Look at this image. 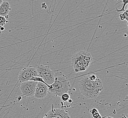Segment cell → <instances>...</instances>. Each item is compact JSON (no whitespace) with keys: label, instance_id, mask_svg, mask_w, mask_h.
Listing matches in <instances>:
<instances>
[{"label":"cell","instance_id":"cell-1","mask_svg":"<svg viewBox=\"0 0 128 118\" xmlns=\"http://www.w3.org/2000/svg\"><path fill=\"white\" fill-rule=\"evenodd\" d=\"M78 84L81 94L90 99L96 98L103 88V82L98 76L96 80L92 81L90 80L88 75L84 76Z\"/></svg>","mask_w":128,"mask_h":118},{"label":"cell","instance_id":"cell-2","mask_svg":"<svg viewBox=\"0 0 128 118\" xmlns=\"http://www.w3.org/2000/svg\"><path fill=\"white\" fill-rule=\"evenodd\" d=\"M54 76V82L50 85L48 93L56 97H60L63 94L68 93L70 90V84L69 80L63 74L60 73Z\"/></svg>","mask_w":128,"mask_h":118},{"label":"cell","instance_id":"cell-3","mask_svg":"<svg viewBox=\"0 0 128 118\" xmlns=\"http://www.w3.org/2000/svg\"><path fill=\"white\" fill-rule=\"evenodd\" d=\"M92 57L88 52L82 50L77 52L72 58V63L74 72H84L88 68L92 61Z\"/></svg>","mask_w":128,"mask_h":118},{"label":"cell","instance_id":"cell-4","mask_svg":"<svg viewBox=\"0 0 128 118\" xmlns=\"http://www.w3.org/2000/svg\"><path fill=\"white\" fill-rule=\"evenodd\" d=\"M38 76L43 79L48 85L52 84L54 80V72L51 70L49 66L40 64L37 66Z\"/></svg>","mask_w":128,"mask_h":118},{"label":"cell","instance_id":"cell-5","mask_svg":"<svg viewBox=\"0 0 128 118\" xmlns=\"http://www.w3.org/2000/svg\"><path fill=\"white\" fill-rule=\"evenodd\" d=\"M38 76L37 66L26 67L20 71L18 80L20 83L29 81L32 77Z\"/></svg>","mask_w":128,"mask_h":118},{"label":"cell","instance_id":"cell-6","mask_svg":"<svg viewBox=\"0 0 128 118\" xmlns=\"http://www.w3.org/2000/svg\"><path fill=\"white\" fill-rule=\"evenodd\" d=\"M36 84L37 82L31 80L21 83L20 88L22 95L25 97L33 96Z\"/></svg>","mask_w":128,"mask_h":118},{"label":"cell","instance_id":"cell-7","mask_svg":"<svg viewBox=\"0 0 128 118\" xmlns=\"http://www.w3.org/2000/svg\"><path fill=\"white\" fill-rule=\"evenodd\" d=\"M44 118H70V116L66 111L63 109L54 108L52 104L51 110L45 114Z\"/></svg>","mask_w":128,"mask_h":118},{"label":"cell","instance_id":"cell-8","mask_svg":"<svg viewBox=\"0 0 128 118\" xmlns=\"http://www.w3.org/2000/svg\"><path fill=\"white\" fill-rule=\"evenodd\" d=\"M48 88L46 84L42 82H37L34 95V97L39 99L44 98L48 93Z\"/></svg>","mask_w":128,"mask_h":118},{"label":"cell","instance_id":"cell-9","mask_svg":"<svg viewBox=\"0 0 128 118\" xmlns=\"http://www.w3.org/2000/svg\"><path fill=\"white\" fill-rule=\"evenodd\" d=\"M10 10V3L6 1H3L2 3L0 5V16L5 17L8 15Z\"/></svg>","mask_w":128,"mask_h":118},{"label":"cell","instance_id":"cell-10","mask_svg":"<svg viewBox=\"0 0 128 118\" xmlns=\"http://www.w3.org/2000/svg\"><path fill=\"white\" fill-rule=\"evenodd\" d=\"M128 10H124L123 14H120L119 15V17L121 20H126L127 22H128Z\"/></svg>","mask_w":128,"mask_h":118},{"label":"cell","instance_id":"cell-11","mask_svg":"<svg viewBox=\"0 0 128 118\" xmlns=\"http://www.w3.org/2000/svg\"><path fill=\"white\" fill-rule=\"evenodd\" d=\"M60 98L62 101H63V102H66L70 98V95L68 93H65L62 94L60 96Z\"/></svg>","mask_w":128,"mask_h":118},{"label":"cell","instance_id":"cell-12","mask_svg":"<svg viewBox=\"0 0 128 118\" xmlns=\"http://www.w3.org/2000/svg\"><path fill=\"white\" fill-rule=\"evenodd\" d=\"M8 22L6 17L0 16V26H4Z\"/></svg>","mask_w":128,"mask_h":118},{"label":"cell","instance_id":"cell-13","mask_svg":"<svg viewBox=\"0 0 128 118\" xmlns=\"http://www.w3.org/2000/svg\"><path fill=\"white\" fill-rule=\"evenodd\" d=\"M122 2L123 3L122 4V8H121L120 9H116V10L118 12H124L125 10H124V8H125V6L128 3V0H122Z\"/></svg>","mask_w":128,"mask_h":118},{"label":"cell","instance_id":"cell-14","mask_svg":"<svg viewBox=\"0 0 128 118\" xmlns=\"http://www.w3.org/2000/svg\"><path fill=\"white\" fill-rule=\"evenodd\" d=\"M91 116L94 118H102L101 114L99 113L98 110L95 113H94Z\"/></svg>","mask_w":128,"mask_h":118},{"label":"cell","instance_id":"cell-15","mask_svg":"<svg viewBox=\"0 0 128 118\" xmlns=\"http://www.w3.org/2000/svg\"><path fill=\"white\" fill-rule=\"evenodd\" d=\"M88 77L90 80L94 81V80H96L97 76H96V74H88Z\"/></svg>","mask_w":128,"mask_h":118},{"label":"cell","instance_id":"cell-16","mask_svg":"<svg viewBox=\"0 0 128 118\" xmlns=\"http://www.w3.org/2000/svg\"><path fill=\"white\" fill-rule=\"evenodd\" d=\"M4 30H5V28L3 26H0V30L1 31H3Z\"/></svg>","mask_w":128,"mask_h":118},{"label":"cell","instance_id":"cell-17","mask_svg":"<svg viewBox=\"0 0 128 118\" xmlns=\"http://www.w3.org/2000/svg\"><path fill=\"white\" fill-rule=\"evenodd\" d=\"M3 0H0V5H1V4L2 3Z\"/></svg>","mask_w":128,"mask_h":118}]
</instances>
